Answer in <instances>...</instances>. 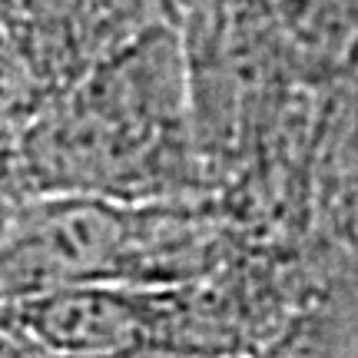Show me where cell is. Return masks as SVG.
<instances>
[{
	"label": "cell",
	"mask_w": 358,
	"mask_h": 358,
	"mask_svg": "<svg viewBox=\"0 0 358 358\" xmlns=\"http://www.w3.org/2000/svg\"><path fill=\"white\" fill-rule=\"evenodd\" d=\"M163 20H173V0H0V37L43 96Z\"/></svg>",
	"instance_id": "277c9868"
},
{
	"label": "cell",
	"mask_w": 358,
	"mask_h": 358,
	"mask_svg": "<svg viewBox=\"0 0 358 358\" xmlns=\"http://www.w3.org/2000/svg\"><path fill=\"white\" fill-rule=\"evenodd\" d=\"M0 335L30 358H196L189 289H60L0 306Z\"/></svg>",
	"instance_id": "3957f363"
},
{
	"label": "cell",
	"mask_w": 358,
	"mask_h": 358,
	"mask_svg": "<svg viewBox=\"0 0 358 358\" xmlns=\"http://www.w3.org/2000/svg\"><path fill=\"white\" fill-rule=\"evenodd\" d=\"M13 199L87 196L179 203L219 196L196 140L176 20L110 53L40 103L10 146Z\"/></svg>",
	"instance_id": "6da1fadb"
},
{
	"label": "cell",
	"mask_w": 358,
	"mask_h": 358,
	"mask_svg": "<svg viewBox=\"0 0 358 358\" xmlns=\"http://www.w3.org/2000/svg\"><path fill=\"white\" fill-rule=\"evenodd\" d=\"M295 83L358 64V0H259Z\"/></svg>",
	"instance_id": "5b68a950"
},
{
	"label": "cell",
	"mask_w": 358,
	"mask_h": 358,
	"mask_svg": "<svg viewBox=\"0 0 358 358\" xmlns=\"http://www.w3.org/2000/svg\"><path fill=\"white\" fill-rule=\"evenodd\" d=\"M13 199L7 189H0V236H3V226H7V219H10V209H13Z\"/></svg>",
	"instance_id": "8992f818"
},
{
	"label": "cell",
	"mask_w": 358,
	"mask_h": 358,
	"mask_svg": "<svg viewBox=\"0 0 358 358\" xmlns=\"http://www.w3.org/2000/svg\"><path fill=\"white\" fill-rule=\"evenodd\" d=\"M239 226L219 196L113 203L17 199L0 236V306L60 289H192L232 266Z\"/></svg>",
	"instance_id": "7a4b0ae2"
}]
</instances>
